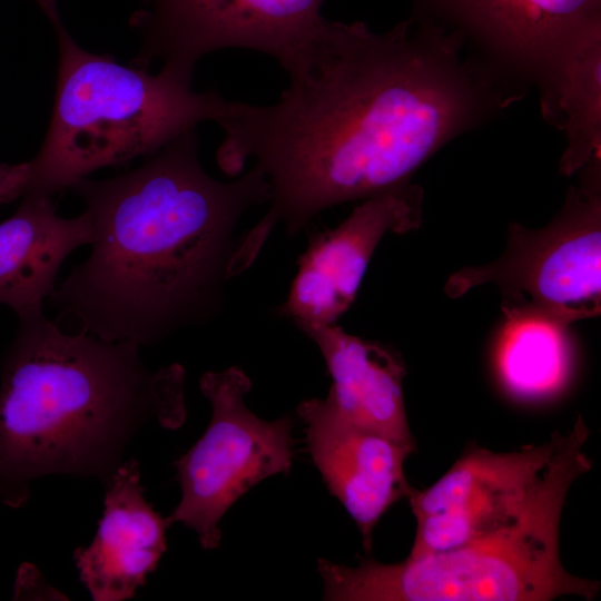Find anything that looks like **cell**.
Wrapping results in <instances>:
<instances>
[{"label":"cell","instance_id":"1","mask_svg":"<svg viewBox=\"0 0 601 601\" xmlns=\"http://www.w3.org/2000/svg\"><path fill=\"white\" fill-rule=\"evenodd\" d=\"M277 61L289 80L279 99L233 101L218 122L219 168L236 175L254 159L270 187L267 213L239 239L235 275L279 223L293 236L327 208L410 184L442 147L526 92L460 33L411 17L383 33L323 18Z\"/></svg>","mask_w":601,"mask_h":601},{"label":"cell","instance_id":"2","mask_svg":"<svg viewBox=\"0 0 601 601\" xmlns=\"http://www.w3.org/2000/svg\"><path fill=\"white\" fill-rule=\"evenodd\" d=\"M198 146L193 129L136 169L70 187L95 239L87 259L47 299L59 324L141 346L219 312L239 243L236 225L269 203L270 187L256 166L233 181L213 178Z\"/></svg>","mask_w":601,"mask_h":601},{"label":"cell","instance_id":"3","mask_svg":"<svg viewBox=\"0 0 601 601\" xmlns=\"http://www.w3.org/2000/svg\"><path fill=\"white\" fill-rule=\"evenodd\" d=\"M138 345L67 332L45 314L20 319L1 368L0 499L26 504L48 474L91 476L107 487L147 422L186 417L185 371L149 370Z\"/></svg>","mask_w":601,"mask_h":601},{"label":"cell","instance_id":"4","mask_svg":"<svg viewBox=\"0 0 601 601\" xmlns=\"http://www.w3.org/2000/svg\"><path fill=\"white\" fill-rule=\"evenodd\" d=\"M58 43L52 115L24 194L52 197L90 173L149 157L204 121L219 122L233 101L160 71L122 66L92 53L65 27L58 0H36Z\"/></svg>","mask_w":601,"mask_h":601},{"label":"cell","instance_id":"5","mask_svg":"<svg viewBox=\"0 0 601 601\" xmlns=\"http://www.w3.org/2000/svg\"><path fill=\"white\" fill-rule=\"evenodd\" d=\"M562 514L455 549L401 562L362 560L356 566L318 560L324 599L336 601H549L593 600L600 582L562 564Z\"/></svg>","mask_w":601,"mask_h":601},{"label":"cell","instance_id":"6","mask_svg":"<svg viewBox=\"0 0 601 601\" xmlns=\"http://www.w3.org/2000/svg\"><path fill=\"white\" fill-rule=\"evenodd\" d=\"M590 428L578 416L565 432L512 452L470 446L432 485L407 497L416 521L407 558L487 540L562 513L572 484L593 461Z\"/></svg>","mask_w":601,"mask_h":601},{"label":"cell","instance_id":"7","mask_svg":"<svg viewBox=\"0 0 601 601\" xmlns=\"http://www.w3.org/2000/svg\"><path fill=\"white\" fill-rule=\"evenodd\" d=\"M579 173L561 209L542 228L508 227L493 262L452 274L445 294L457 298L484 284L502 296L505 321L540 319L568 328L601 313V157Z\"/></svg>","mask_w":601,"mask_h":601},{"label":"cell","instance_id":"8","mask_svg":"<svg viewBox=\"0 0 601 601\" xmlns=\"http://www.w3.org/2000/svg\"><path fill=\"white\" fill-rule=\"evenodd\" d=\"M199 386L211 405L203 436L175 463L181 497L167 523L194 530L204 549L219 545V521L260 481L287 474L293 460V421H265L244 402L252 382L238 366L201 375Z\"/></svg>","mask_w":601,"mask_h":601},{"label":"cell","instance_id":"9","mask_svg":"<svg viewBox=\"0 0 601 601\" xmlns=\"http://www.w3.org/2000/svg\"><path fill=\"white\" fill-rule=\"evenodd\" d=\"M324 0H142L129 24L141 42L131 66L154 62L191 82L197 62L224 49L278 60L322 21Z\"/></svg>","mask_w":601,"mask_h":601},{"label":"cell","instance_id":"10","mask_svg":"<svg viewBox=\"0 0 601 601\" xmlns=\"http://www.w3.org/2000/svg\"><path fill=\"white\" fill-rule=\"evenodd\" d=\"M411 18L460 33L525 85L545 79L563 50L601 28V0H411Z\"/></svg>","mask_w":601,"mask_h":601},{"label":"cell","instance_id":"11","mask_svg":"<svg viewBox=\"0 0 601 601\" xmlns=\"http://www.w3.org/2000/svg\"><path fill=\"white\" fill-rule=\"evenodd\" d=\"M423 197L410 183L366 198L337 227L312 237L280 313L302 332L335 324L355 300L382 238L421 227Z\"/></svg>","mask_w":601,"mask_h":601},{"label":"cell","instance_id":"12","mask_svg":"<svg viewBox=\"0 0 601 601\" xmlns=\"http://www.w3.org/2000/svg\"><path fill=\"white\" fill-rule=\"evenodd\" d=\"M297 413L315 466L354 520L370 552L380 519L414 490L405 477L404 462L416 444L401 443L351 423L325 398L303 401Z\"/></svg>","mask_w":601,"mask_h":601},{"label":"cell","instance_id":"13","mask_svg":"<svg viewBox=\"0 0 601 601\" xmlns=\"http://www.w3.org/2000/svg\"><path fill=\"white\" fill-rule=\"evenodd\" d=\"M106 489L96 536L90 545L77 548L73 559L95 601H124L157 568L169 524L146 501L136 459H127Z\"/></svg>","mask_w":601,"mask_h":601},{"label":"cell","instance_id":"14","mask_svg":"<svg viewBox=\"0 0 601 601\" xmlns=\"http://www.w3.org/2000/svg\"><path fill=\"white\" fill-rule=\"evenodd\" d=\"M303 333L318 347L332 377L325 401L342 417L401 443L415 444L404 405L406 367L392 348L322 325Z\"/></svg>","mask_w":601,"mask_h":601},{"label":"cell","instance_id":"15","mask_svg":"<svg viewBox=\"0 0 601 601\" xmlns=\"http://www.w3.org/2000/svg\"><path fill=\"white\" fill-rule=\"evenodd\" d=\"M93 239L86 210L65 218L50 197L23 195L16 213L0 223V305L11 307L19 321L42 314L63 260Z\"/></svg>","mask_w":601,"mask_h":601},{"label":"cell","instance_id":"16","mask_svg":"<svg viewBox=\"0 0 601 601\" xmlns=\"http://www.w3.org/2000/svg\"><path fill=\"white\" fill-rule=\"evenodd\" d=\"M538 88L542 117L566 140L559 170L572 176L601 154V28L568 46Z\"/></svg>","mask_w":601,"mask_h":601},{"label":"cell","instance_id":"17","mask_svg":"<svg viewBox=\"0 0 601 601\" xmlns=\"http://www.w3.org/2000/svg\"><path fill=\"white\" fill-rule=\"evenodd\" d=\"M566 329L540 319H510L495 348V371L504 391L521 402H542L568 385L573 352Z\"/></svg>","mask_w":601,"mask_h":601},{"label":"cell","instance_id":"18","mask_svg":"<svg viewBox=\"0 0 601 601\" xmlns=\"http://www.w3.org/2000/svg\"><path fill=\"white\" fill-rule=\"evenodd\" d=\"M28 173V161L18 165L0 164V203L23 196Z\"/></svg>","mask_w":601,"mask_h":601}]
</instances>
